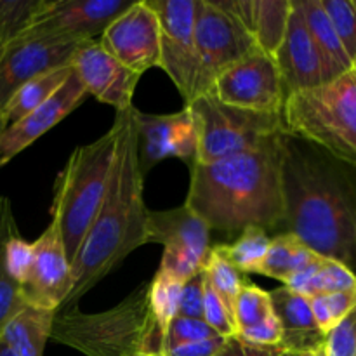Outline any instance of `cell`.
<instances>
[{
    "label": "cell",
    "instance_id": "cell-1",
    "mask_svg": "<svg viewBox=\"0 0 356 356\" xmlns=\"http://www.w3.org/2000/svg\"><path fill=\"white\" fill-rule=\"evenodd\" d=\"M282 198L280 233H292L316 256L356 275V165L284 132Z\"/></svg>",
    "mask_w": 356,
    "mask_h": 356
},
{
    "label": "cell",
    "instance_id": "cell-2",
    "mask_svg": "<svg viewBox=\"0 0 356 356\" xmlns=\"http://www.w3.org/2000/svg\"><path fill=\"white\" fill-rule=\"evenodd\" d=\"M134 110L117 111L115 117L117 143L106 193L72 264L75 285L61 309L73 308L129 254L148 243L149 209L143 197L145 176L139 167Z\"/></svg>",
    "mask_w": 356,
    "mask_h": 356
},
{
    "label": "cell",
    "instance_id": "cell-3",
    "mask_svg": "<svg viewBox=\"0 0 356 356\" xmlns=\"http://www.w3.org/2000/svg\"><path fill=\"white\" fill-rule=\"evenodd\" d=\"M282 134L219 162L195 163L184 205L218 232L242 233L250 226L280 232Z\"/></svg>",
    "mask_w": 356,
    "mask_h": 356
},
{
    "label": "cell",
    "instance_id": "cell-4",
    "mask_svg": "<svg viewBox=\"0 0 356 356\" xmlns=\"http://www.w3.org/2000/svg\"><path fill=\"white\" fill-rule=\"evenodd\" d=\"M51 339L86 356H163V336L149 309V282L106 312L59 309Z\"/></svg>",
    "mask_w": 356,
    "mask_h": 356
},
{
    "label": "cell",
    "instance_id": "cell-5",
    "mask_svg": "<svg viewBox=\"0 0 356 356\" xmlns=\"http://www.w3.org/2000/svg\"><path fill=\"white\" fill-rule=\"evenodd\" d=\"M117 143V127L89 145L76 146L54 184L51 216L59 221L70 264L96 219L106 193Z\"/></svg>",
    "mask_w": 356,
    "mask_h": 356
},
{
    "label": "cell",
    "instance_id": "cell-6",
    "mask_svg": "<svg viewBox=\"0 0 356 356\" xmlns=\"http://www.w3.org/2000/svg\"><path fill=\"white\" fill-rule=\"evenodd\" d=\"M282 115L291 134L356 165V75L351 70L289 96Z\"/></svg>",
    "mask_w": 356,
    "mask_h": 356
},
{
    "label": "cell",
    "instance_id": "cell-7",
    "mask_svg": "<svg viewBox=\"0 0 356 356\" xmlns=\"http://www.w3.org/2000/svg\"><path fill=\"white\" fill-rule=\"evenodd\" d=\"M198 134L197 163H214L257 148L273 136L289 132L284 115H264L221 103L212 92L188 104Z\"/></svg>",
    "mask_w": 356,
    "mask_h": 356
},
{
    "label": "cell",
    "instance_id": "cell-8",
    "mask_svg": "<svg viewBox=\"0 0 356 356\" xmlns=\"http://www.w3.org/2000/svg\"><path fill=\"white\" fill-rule=\"evenodd\" d=\"M195 44L198 54L195 99L211 92L222 72L257 49L252 35L212 0H197Z\"/></svg>",
    "mask_w": 356,
    "mask_h": 356
},
{
    "label": "cell",
    "instance_id": "cell-9",
    "mask_svg": "<svg viewBox=\"0 0 356 356\" xmlns=\"http://www.w3.org/2000/svg\"><path fill=\"white\" fill-rule=\"evenodd\" d=\"M146 242L163 245L160 271L186 282L204 271L211 250V228L186 205L149 211Z\"/></svg>",
    "mask_w": 356,
    "mask_h": 356
},
{
    "label": "cell",
    "instance_id": "cell-10",
    "mask_svg": "<svg viewBox=\"0 0 356 356\" xmlns=\"http://www.w3.org/2000/svg\"><path fill=\"white\" fill-rule=\"evenodd\" d=\"M136 0H45L26 31L17 38L86 44L101 37Z\"/></svg>",
    "mask_w": 356,
    "mask_h": 356
},
{
    "label": "cell",
    "instance_id": "cell-11",
    "mask_svg": "<svg viewBox=\"0 0 356 356\" xmlns=\"http://www.w3.org/2000/svg\"><path fill=\"white\" fill-rule=\"evenodd\" d=\"M159 16L160 68L169 75L183 96L184 104L195 99L198 79V54L195 44L197 0H146Z\"/></svg>",
    "mask_w": 356,
    "mask_h": 356
},
{
    "label": "cell",
    "instance_id": "cell-12",
    "mask_svg": "<svg viewBox=\"0 0 356 356\" xmlns=\"http://www.w3.org/2000/svg\"><path fill=\"white\" fill-rule=\"evenodd\" d=\"M221 103L264 115H282L285 90L280 72L271 56L254 49L216 80L211 90Z\"/></svg>",
    "mask_w": 356,
    "mask_h": 356
},
{
    "label": "cell",
    "instance_id": "cell-13",
    "mask_svg": "<svg viewBox=\"0 0 356 356\" xmlns=\"http://www.w3.org/2000/svg\"><path fill=\"white\" fill-rule=\"evenodd\" d=\"M33 259L26 280L21 285L24 305L38 309L58 312L72 294V264L66 257L59 221L51 216V222L31 243Z\"/></svg>",
    "mask_w": 356,
    "mask_h": 356
},
{
    "label": "cell",
    "instance_id": "cell-14",
    "mask_svg": "<svg viewBox=\"0 0 356 356\" xmlns=\"http://www.w3.org/2000/svg\"><path fill=\"white\" fill-rule=\"evenodd\" d=\"M99 44L118 63L139 76L162 66L160 23L146 0H136L103 31Z\"/></svg>",
    "mask_w": 356,
    "mask_h": 356
},
{
    "label": "cell",
    "instance_id": "cell-15",
    "mask_svg": "<svg viewBox=\"0 0 356 356\" xmlns=\"http://www.w3.org/2000/svg\"><path fill=\"white\" fill-rule=\"evenodd\" d=\"M139 167L145 176L165 159H179L188 167L197 163L198 134L190 108L169 115L134 110Z\"/></svg>",
    "mask_w": 356,
    "mask_h": 356
},
{
    "label": "cell",
    "instance_id": "cell-16",
    "mask_svg": "<svg viewBox=\"0 0 356 356\" xmlns=\"http://www.w3.org/2000/svg\"><path fill=\"white\" fill-rule=\"evenodd\" d=\"M72 70L86 87L87 94L101 103L110 104L117 111L134 106L132 97L139 75L108 54L99 40L86 42L76 49L72 59Z\"/></svg>",
    "mask_w": 356,
    "mask_h": 356
},
{
    "label": "cell",
    "instance_id": "cell-17",
    "mask_svg": "<svg viewBox=\"0 0 356 356\" xmlns=\"http://www.w3.org/2000/svg\"><path fill=\"white\" fill-rule=\"evenodd\" d=\"M82 44L16 38L3 47L0 59V108L23 83L51 70L72 66L73 54Z\"/></svg>",
    "mask_w": 356,
    "mask_h": 356
},
{
    "label": "cell",
    "instance_id": "cell-18",
    "mask_svg": "<svg viewBox=\"0 0 356 356\" xmlns=\"http://www.w3.org/2000/svg\"><path fill=\"white\" fill-rule=\"evenodd\" d=\"M87 96L89 94H87L86 87L82 86L79 76L72 70V75L59 87L58 92L52 94L45 103L30 111L19 122L6 129L0 138V167L10 162L14 156L19 155L23 149L33 145L54 125H58L63 118L68 117L76 106L86 101Z\"/></svg>",
    "mask_w": 356,
    "mask_h": 356
},
{
    "label": "cell",
    "instance_id": "cell-19",
    "mask_svg": "<svg viewBox=\"0 0 356 356\" xmlns=\"http://www.w3.org/2000/svg\"><path fill=\"white\" fill-rule=\"evenodd\" d=\"M273 59L284 83L285 99L296 92L325 83L322 56L306 28L296 0H292L287 30Z\"/></svg>",
    "mask_w": 356,
    "mask_h": 356
},
{
    "label": "cell",
    "instance_id": "cell-20",
    "mask_svg": "<svg viewBox=\"0 0 356 356\" xmlns=\"http://www.w3.org/2000/svg\"><path fill=\"white\" fill-rule=\"evenodd\" d=\"M271 302L284 329L280 351L285 355L315 353L325 346V334L313 318L309 299L289 291L287 287L271 291Z\"/></svg>",
    "mask_w": 356,
    "mask_h": 356
},
{
    "label": "cell",
    "instance_id": "cell-21",
    "mask_svg": "<svg viewBox=\"0 0 356 356\" xmlns=\"http://www.w3.org/2000/svg\"><path fill=\"white\" fill-rule=\"evenodd\" d=\"M302 14L306 28L322 56L325 83L337 79L351 70V59L344 51L329 16L322 6V0H296Z\"/></svg>",
    "mask_w": 356,
    "mask_h": 356
},
{
    "label": "cell",
    "instance_id": "cell-22",
    "mask_svg": "<svg viewBox=\"0 0 356 356\" xmlns=\"http://www.w3.org/2000/svg\"><path fill=\"white\" fill-rule=\"evenodd\" d=\"M56 312L24 306L2 329V339L17 356H44Z\"/></svg>",
    "mask_w": 356,
    "mask_h": 356
},
{
    "label": "cell",
    "instance_id": "cell-23",
    "mask_svg": "<svg viewBox=\"0 0 356 356\" xmlns=\"http://www.w3.org/2000/svg\"><path fill=\"white\" fill-rule=\"evenodd\" d=\"M318 257L320 256L309 250L292 233H277L275 236H271L266 257L259 264L256 273L287 284L292 275L312 264Z\"/></svg>",
    "mask_w": 356,
    "mask_h": 356
},
{
    "label": "cell",
    "instance_id": "cell-24",
    "mask_svg": "<svg viewBox=\"0 0 356 356\" xmlns=\"http://www.w3.org/2000/svg\"><path fill=\"white\" fill-rule=\"evenodd\" d=\"M70 75H72V66H63V68L42 73V75L23 83L2 106V113L7 122V127L19 122L30 111H33L35 108L45 103L52 94L58 92L59 87L68 80Z\"/></svg>",
    "mask_w": 356,
    "mask_h": 356
},
{
    "label": "cell",
    "instance_id": "cell-25",
    "mask_svg": "<svg viewBox=\"0 0 356 356\" xmlns=\"http://www.w3.org/2000/svg\"><path fill=\"white\" fill-rule=\"evenodd\" d=\"M292 0H256L252 37L257 47L273 58L284 40Z\"/></svg>",
    "mask_w": 356,
    "mask_h": 356
},
{
    "label": "cell",
    "instance_id": "cell-26",
    "mask_svg": "<svg viewBox=\"0 0 356 356\" xmlns=\"http://www.w3.org/2000/svg\"><path fill=\"white\" fill-rule=\"evenodd\" d=\"M271 236L263 228L250 226L245 228L233 243H219L218 249L222 256L240 271V273H256L259 264L266 257Z\"/></svg>",
    "mask_w": 356,
    "mask_h": 356
},
{
    "label": "cell",
    "instance_id": "cell-27",
    "mask_svg": "<svg viewBox=\"0 0 356 356\" xmlns=\"http://www.w3.org/2000/svg\"><path fill=\"white\" fill-rule=\"evenodd\" d=\"M183 285V280L160 270L149 282V309L162 336L169 323L177 316Z\"/></svg>",
    "mask_w": 356,
    "mask_h": 356
},
{
    "label": "cell",
    "instance_id": "cell-28",
    "mask_svg": "<svg viewBox=\"0 0 356 356\" xmlns=\"http://www.w3.org/2000/svg\"><path fill=\"white\" fill-rule=\"evenodd\" d=\"M204 273L233 315V305H235L236 296H238L240 289H242L243 282H245L242 278V273L222 256L218 245L211 247V250H209Z\"/></svg>",
    "mask_w": 356,
    "mask_h": 356
},
{
    "label": "cell",
    "instance_id": "cell-29",
    "mask_svg": "<svg viewBox=\"0 0 356 356\" xmlns=\"http://www.w3.org/2000/svg\"><path fill=\"white\" fill-rule=\"evenodd\" d=\"M273 312L270 292L250 284V282H243L242 289L236 296L235 305H233V320H235L236 334L240 330L257 325Z\"/></svg>",
    "mask_w": 356,
    "mask_h": 356
},
{
    "label": "cell",
    "instance_id": "cell-30",
    "mask_svg": "<svg viewBox=\"0 0 356 356\" xmlns=\"http://www.w3.org/2000/svg\"><path fill=\"white\" fill-rule=\"evenodd\" d=\"M308 299L313 318L325 336L356 308V291L332 292Z\"/></svg>",
    "mask_w": 356,
    "mask_h": 356
},
{
    "label": "cell",
    "instance_id": "cell-31",
    "mask_svg": "<svg viewBox=\"0 0 356 356\" xmlns=\"http://www.w3.org/2000/svg\"><path fill=\"white\" fill-rule=\"evenodd\" d=\"M45 0H0V42L6 47L28 30Z\"/></svg>",
    "mask_w": 356,
    "mask_h": 356
},
{
    "label": "cell",
    "instance_id": "cell-32",
    "mask_svg": "<svg viewBox=\"0 0 356 356\" xmlns=\"http://www.w3.org/2000/svg\"><path fill=\"white\" fill-rule=\"evenodd\" d=\"M344 291H356V275L337 261L322 259L309 282L306 298Z\"/></svg>",
    "mask_w": 356,
    "mask_h": 356
},
{
    "label": "cell",
    "instance_id": "cell-33",
    "mask_svg": "<svg viewBox=\"0 0 356 356\" xmlns=\"http://www.w3.org/2000/svg\"><path fill=\"white\" fill-rule=\"evenodd\" d=\"M322 6L343 44L344 51L353 61L356 56V3L355 0H322Z\"/></svg>",
    "mask_w": 356,
    "mask_h": 356
},
{
    "label": "cell",
    "instance_id": "cell-34",
    "mask_svg": "<svg viewBox=\"0 0 356 356\" xmlns=\"http://www.w3.org/2000/svg\"><path fill=\"white\" fill-rule=\"evenodd\" d=\"M204 322L222 337L236 336V325L233 320L232 312L225 305L214 287L211 285L209 278L204 273Z\"/></svg>",
    "mask_w": 356,
    "mask_h": 356
},
{
    "label": "cell",
    "instance_id": "cell-35",
    "mask_svg": "<svg viewBox=\"0 0 356 356\" xmlns=\"http://www.w3.org/2000/svg\"><path fill=\"white\" fill-rule=\"evenodd\" d=\"M216 336H219V334H216L204 320L176 316L169 323L165 334H163V355H165V351L172 350V348L183 346V344L188 343H195V341L209 339V337Z\"/></svg>",
    "mask_w": 356,
    "mask_h": 356
},
{
    "label": "cell",
    "instance_id": "cell-36",
    "mask_svg": "<svg viewBox=\"0 0 356 356\" xmlns=\"http://www.w3.org/2000/svg\"><path fill=\"white\" fill-rule=\"evenodd\" d=\"M31 259H33L31 243L21 238L19 233H16V235L7 240L6 247L2 250V263L7 275L19 285H23V282L26 280L28 271H30L31 266Z\"/></svg>",
    "mask_w": 356,
    "mask_h": 356
},
{
    "label": "cell",
    "instance_id": "cell-37",
    "mask_svg": "<svg viewBox=\"0 0 356 356\" xmlns=\"http://www.w3.org/2000/svg\"><path fill=\"white\" fill-rule=\"evenodd\" d=\"M327 356H356V308L325 337Z\"/></svg>",
    "mask_w": 356,
    "mask_h": 356
},
{
    "label": "cell",
    "instance_id": "cell-38",
    "mask_svg": "<svg viewBox=\"0 0 356 356\" xmlns=\"http://www.w3.org/2000/svg\"><path fill=\"white\" fill-rule=\"evenodd\" d=\"M236 337H240L245 343L254 344V346L278 348L280 350L282 341H284V329H282V323L278 320L277 313L273 312L263 322L257 323V325L240 330Z\"/></svg>",
    "mask_w": 356,
    "mask_h": 356
},
{
    "label": "cell",
    "instance_id": "cell-39",
    "mask_svg": "<svg viewBox=\"0 0 356 356\" xmlns=\"http://www.w3.org/2000/svg\"><path fill=\"white\" fill-rule=\"evenodd\" d=\"M24 306L26 305L21 296V285L7 275L0 254V332Z\"/></svg>",
    "mask_w": 356,
    "mask_h": 356
},
{
    "label": "cell",
    "instance_id": "cell-40",
    "mask_svg": "<svg viewBox=\"0 0 356 356\" xmlns=\"http://www.w3.org/2000/svg\"><path fill=\"white\" fill-rule=\"evenodd\" d=\"M177 316L204 320V271L184 282Z\"/></svg>",
    "mask_w": 356,
    "mask_h": 356
},
{
    "label": "cell",
    "instance_id": "cell-41",
    "mask_svg": "<svg viewBox=\"0 0 356 356\" xmlns=\"http://www.w3.org/2000/svg\"><path fill=\"white\" fill-rule=\"evenodd\" d=\"M226 339L228 337L216 336L209 337V339L195 341V343L183 344V346L172 348V350L165 351L163 356H218L219 351L225 348Z\"/></svg>",
    "mask_w": 356,
    "mask_h": 356
},
{
    "label": "cell",
    "instance_id": "cell-42",
    "mask_svg": "<svg viewBox=\"0 0 356 356\" xmlns=\"http://www.w3.org/2000/svg\"><path fill=\"white\" fill-rule=\"evenodd\" d=\"M218 356H285V353L278 348L254 346V344H249L240 337L233 336L226 339L225 348L219 351Z\"/></svg>",
    "mask_w": 356,
    "mask_h": 356
},
{
    "label": "cell",
    "instance_id": "cell-43",
    "mask_svg": "<svg viewBox=\"0 0 356 356\" xmlns=\"http://www.w3.org/2000/svg\"><path fill=\"white\" fill-rule=\"evenodd\" d=\"M17 233L16 221L13 216V207L6 197H0V254L6 247L7 240Z\"/></svg>",
    "mask_w": 356,
    "mask_h": 356
},
{
    "label": "cell",
    "instance_id": "cell-44",
    "mask_svg": "<svg viewBox=\"0 0 356 356\" xmlns=\"http://www.w3.org/2000/svg\"><path fill=\"white\" fill-rule=\"evenodd\" d=\"M0 356H17L16 351L2 339V336H0Z\"/></svg>",
    "mask_w": 356,
    "mask_h": 356
},
{
    "label": "cell",
    "instance_id": "cell-45",
    "mask_svg": "<svg viewBox=\"0 0 356 356\" xmlns=\"http://www.w3.org/2000/svg\"><path fill=\"white\" fill-rule=\"evenodd\" d=\"M6 129H7V122H6V118H3L2 108H0V138H2V134L6 132Z\"/></svg>",
    "mask_w": 356,
    "mask_h": 356
},
{
    "label": "cell",
    "instance_id": "cell-46",
    "mask_svg": "<svg viewBox=\"0 0 356 356\" xmlns=\"http://www.w3.org/2000/svg\"><path fill=\"white\" fill-rule=\"evenodd\" d=\"M316 356H327V353H325V346L320 348V350L316 351Z\"/></svg>",
    "mask_w": 356,
    "mask_h": 356
},
{
    "label": "cell",
    "instance_id": "cell-47",
    "mask_svg": "<svg viewBox=\"0 0 356 356\" xmlns=\"http://www.w3.org/2000/svg\"><path fill=\"white\" fill-rule=\"evenodd\" d=\"M351 72H353L356 75V56L353 58V61H351Z\"/></svg>",
    "mask_w": 356,
    "mask_h": 356
},
{
    "label": "cell",
    "instance_id": "cell-48",
    "mask_svg": "<svg viewBox=\"0 0 356 356\" xmlns=\"http://www.w3.org/2000/svg\"><path fill=\"white\" fill-rule=\"evenodd\" d=\"M291 356H316V351L315 353H301V355H291Z\"/></svg>",
    "mask_w": 356,
    "mask_h": 356
},
{
    "label": "cell",
    "instance_id": "cell-49",
    "mask_svg": "<svg viewBox=\"0 0 356 356\" xmlns=\"http://www.w3.org/2000/svg\"><path fill=\"white\" fill-rule=\"evenodd\" d=\"M2 54H3V44L0 42V59H2Z\"/></svg>",
    "mask_w": 356,
    "mask_h": 356
},
{
    "label": "cell",
    "instance_id": "cell-50",
    "mask_svg": "<svg viewBox=\"0 0 356 356\" xmlns=\"http://www.w3.org/2000/svg\"><path fill=\"white\" fill-rule=\"evenodd\" d=\"M139 356H148V355H139Z\"/></svg>",
    "mask_w": 356,
    "mask_h": 356
},
{
    "label": "cell",
    "instance_id": "cell-51",
    "mask_svg": "<svg viewBox=\"0 0 356 356\" xmlns=\"http://www.w3.org/2000/svg\"><path fill=\"white\" fill-rule=\"evenodd\" d=\"M285 356H291V355H285Z\"/></svg>",
    "mask_w": 356,
    "mask_h": 356
},
{
    "label": "cell",
    "instance_id": "cell-52",
    "mask_svg": "<svg viewBox=\"0 0 356 356\" xmlns=\"http://www.w3.org/2000/svg\"><path fill=\"white\" fill-rule=\"evenodd\" d=\"M355 3H356V0H355Z\"/></svg>",
    "mask_w": 356,
    "mask_h": 356
}]
</instances>
